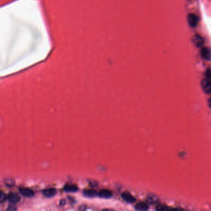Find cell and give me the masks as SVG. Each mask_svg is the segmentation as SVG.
<instances>
[{"label":"cell","instance_id":"1","mask_svg":"<svg viewBox=\"0 0 211 211\" xmlns=\"http://www.w3.org/2000/svg\"><path fill=\"white\" fill-rule=\"evenodd\" d=\"M51 42L39 0H16L1 9V58L33 63L46 58Z\"/></svg>","mask_w":211,"mask_h":211},{"label":"cell","instance_id":"2","mask_svg":"<svg viewBox=\"0 0 211 211\" xmlns=\"http://www.w3.org/2000/svg\"><path fill=\"white\" fill-rule=\"evenodd\" d=\"M187 19H188V22L190 26L191 27H196L199 21V17L194 14H190L188 16Z\"/></svg>","mask_w":211,"mask_h":211},{"label":"cell","instance_id":"3","mask_svg":"<svg viewBox=\"0 0 211 211\" xmlns=\"http://www.w3.org/2000/svg\"><path fill=\"white\" fill-rule=\"evenodd\" d=\"M201 86L205 93H211V82L210 80L207 79H203L201 82Z\"/></svg>","mask_w":211,"mask_h":211},{"label":"cell","instance_id":"4","mask_svg":"<svg viewBox=\"0 0 211 211\" xmlns=\"http://www.w3.org/2000/svg\"><path fill=\"white\" fill-rule=\"evenodd\" d=\"M8 199L12 204H15L19 202L21 200L20 196L16 193H10L8 196Z\"/></svg>","mask_w":211,"mask_h":211},{"label":"cell","instance_id":"5","mask_svg":"<svg viewBox=\"0 0 211 211\" xmlns=\"http://www.w3.org/2000/svg\"><path fill=\"white\" fill-rule=\"evenodd\" d=\"M19 191L20 193L25 197H27V198L32 197L34 195V192L32 190L27 188L21 187L19 189Z\"/></svg>","mask_w":211,"mask_h":211},{"label":"cell","instance_id":"6","mask_svg":"<svg viewBox=\"0 0 211 211\" xmlns=\"http://www.w3.org/2000/svg\"><path fill=\"white\" fill-rule=\"evenodd\" d=\"M42 194L47 198H51L56 194V190L53 188H47L42 191Z\"/></svg>","mask_w":211,"mask_h":211},{"label":"cell","instance_id":"7","mask_svg":"<svg viewBox=\"0 0 211 211\" xmlns=\"http://www.w3.org/2000/svg\"><path fill=\"white\" fill-rule=\"evenodd\" d=\"M98 195L99 197H100L102 198L108 199L112 196L113 194H112L111 191L107 190V189H103L99 191V193H98Z\"/></svg>","mask_w":211,"mask_h":211},{"label":"cell","instance_id":"8","mask_svg":"<svg viewBox=\"0 0 211 211\" xmlns=\"http://www.w3.org/2000/svg\"><path fill=\"white\" fill-rule=\"evenodd\" d=\"M122 197L125 201L129 203H133L136 201L135 198L128 192L123 193L122 194Z\"/></svg>","mask_w":211,"mask_h":211},{"label":"cell","instance_id":"9","mask_svg":"<svg viewBox=\"0 0 211 211\" xmlns=\"http://www.w3.org/2000/svg\"><path fill=\"white\" fill-rule=\"evenodd\" d=\"M201 55L204 58L207 60H211V50L207 48L204 47L201 49Z\"/></svg>","mask_w":211,"mask_h":211},{"label":"cell","instance_id":"10","mask_svg":"<svg viewBox=\"0 0 211 211\" xmlns=\"http://www.w3.org/2000/svg\"><path fill=\"white\" fill-rule=\"evenodd\" d=\"M83 194L85 197H89V198H93L96 196L98 193L97 192L92 189H87V190H84L83 191Z\"/></svg>","mask_w":211,"mask_h":211},{"label":"cell","instance_id":"11","mask_svg":"<svg viewBox=\"0 0 211 211\" xmlns=\"http://www.w3.org/2000/svg\"><path fill=\"white\" fill-rule=\"evenodd\" d=\"M78 190L77 185L74 184H68L64 187V190L66 192H76Z\"/></svg>","mask_w":211,"mask_h":211},{"label":"cell","instance_id":"12","mask_svg":"<svg viewBox=\"0 0 211 211\" xmlns=\"http://www.w3.org/2000/svg\"><path fill=\"white\" fill-rule=\"evenodd\" d=\"M193 42H194L195 46H196L198 47H202L204 44V42L203 39L199 36H194V37L193 39Z\"/></svg>","mask_w":211,"mask_h":211},{"label":"cell","instance_id":"13","mask_svg":"<svg viewBox=\"0 0 211 211\" xmlns=\"http://www.w3.org/2000/svg\"><path fill=\"white\" fill-rule=\"evenodd\" d=\"M135 209L138 210H147L149 209V206L145 202H141L136 205Z\"/></svg>","mask_w":211,"mask_h":211},{"label":"cell","instance_id":"14","mask_svg":"<svg viewBox=\"0 0 211 211\" xmlns=\"http://www.w3.org/2000/svg\"><path fill=\"white\" fill-rule=\"evenodd\" d=\"M157 201H158V198L157 197V196H155V195L149 196L147 198V201L150 204H154L157 202Z\"/></svg>","mask_w":211,"mask_h":211},{"label":"cell","instance_id":"15","mask_svg":"<svg viewBox=\"0 0 211 211\" xmlns=\"http://www.w3.org/2000/svg\"><path fill=\"white\" fill-rule=\"evenodd\" d=\"M8 199L7 195L4 193L3 191H1V194H0V202L2 203L4 202Z\"/></svg>","mask_w":211,"mask_h":211},{"label":"cell","instance_id":"16","mask_svg":"<svg viewBox=\"0 0 211 211\" xmlns=\"http://www.w3.org/2000/svg\"><path fill=\"white\" fill-rule=\"evenodd\" d=\"M205 76L207 77V79L211 81V68H209V69H207L205 71Z\"/></svg>","mask_w":211,"mask_h":211},{"label":"cell","instance_id":"17","mask_svg":"<svg viewBox=\"0 0 211 211\" xmlns=\"http://www.w3.org/2000/svg\"><path fill=\"white\" fill-rule=\"evenodd\" d=\"M5 183H6V185L8 187H12V186H13L14 185V182H13V181H6V182H5Z\"/></svg>","mask_w":211,"mask_h":211},{"label":"cell","instance_id":"18","mask_svg":"<svg viewBox=\"0 0 211 211\" xmlns=\"http://www.w3.org/2000/svg\"><path fill=\"white\" fill-rule=\"evenodd\" d=\"M8 210H17V208H16L15 206H14L13 205H10L8 206Z\"/></svg>","mask_w":211,"mask_h":211},{"label":"cell","instance_id":"19","mask_svg":"<svg viewBox=\"0 0 211 211\" xmlns=\"http://www.w3.org/2000/svg\"><path fill=\"white\" fill-rule=\"evenodd\" d=\"M65 204H66L65 199H62L61 201H60V202H59L60 205H64Z\"/></svg>","mask_w":211,"mask_h":211},{"label":"cell","instance_id":"20","mask_svg":"<svg viewBox=\"0 0 211 211\" xmlns=\"http://www.w3.org/2000/svg\"><path fill=\"white\" fill-rule=\"evenodd\" d=\"M209 107L211 108V99L209 100Z\"/></svg>","mask_w":211,"mask_h":211}]
</instances>
